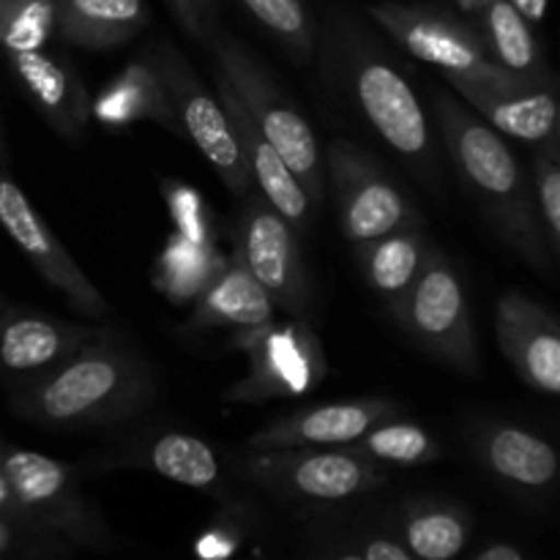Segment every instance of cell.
Masks as SVG:
<instances>
[{"mask_svg":"<svg viewBox=\"0 0 560 560\" xmlns=\"http://www.w3.org/2000/svg\"><path fill=\"white\" fill-rule=\"evenodd\" d=\"M156 399V375L131 345L98 334L44 375L14 386L11 410L47 432L124 424Z\"/></svg>","mask_w":560,"mask_h":560,"instance_id":"cell-1","label":"cell"},{"mask_svg":"<svg viewBox=\"0 0 560 560\" xmlns=\"http://www.w3.org/2000/svg\"><path fill=\"white\" fill-rule=\"evenodd\" d=\"M435 120L459 180L503 244L539 273L552 271V252L541 230L530 178L512 145L468 104L438 93Z\"/></svg>","mask_w":560,"mask_h":560,"instance_id":"cell-2","label":"cell"},{"mask_svg":"<svg viewBox=\"0 0 560 560\" xmlns=\"http://www.w3.org/2000/svg\"><path fill=\"white\" fill-rule=\"evenodd\" d=\"M334 47L339 52V66L345 71L350 96L366 124L372 126V131L397 156L413 164L416 173L430 175L432 164H435L430 118H427L413 85L377 47L375 38L366 36L353 22L339 20L337 31H334Z\"/></svg>","mask_w":560,"mask_h":560,"instance_id":"cell-3","label":"cell"},{"mask_svg":"<svg viewBox=\"0 0 560 560\" xmlns=\"http://www.w3.org/2000/svg\"><path fill=\"white\" fill-rule=\"evenodd\" d=\"M206 38L217 58L219 74L228 80L257 129L277 148L290 173L304 186L312 206L320 208L326 200V162H323L320 142L312 131L310 120L301 115V109L290 102L282 85L273 80L271 71L244 44L217 27H211Z\"/></svg>","mask_w":560,"mask_h":560,"instance_id":"cell-4","label":"cell"},{"mask_svg":"<svg viewBox=\"0 0 560 560\" xmlns=\"http://www.w3.org/2000/svg\"><path fill=\"white\" fill-rule=\"evenodd\" d=\"M366 14L405 49L448 77L492 85H550V77H520L490 58L479 27L435 3H372Z\"/></svg>","mask_w":560,"mask_h":560,"instance_id":"cell-5","label":"cell"},{"mask_svg":"<svg viewBox=\"0 0 560 560\" xmlns=\"http://www.w3.org/2000/svg\"><path fill=\"white\" fill-rule=\"evenodd\" d=\"M386 310L392 320L432 359L463 375L479 372L481 359L468 290L457 268L441 252H432L413 288Z\"/></svg>","mask_w":560,"mask_h":560,"instance_id":"cell-6","label":"cell"},{"mask_svg":"<svg viewBox=\"0 0 560 560\" xmlns=\"http://www.w3.org/2000/svg\"><path fill=\"white\" fill-rule=\"evenodd\" d=\"M0 468L38 530L71 547L102 550L113 545L107 523L82 492L74 468L33 448L0 446Z\"/></svg>","mask_w":560,"mask_h":560,"instance_id":"cell-7","label":"cell"},{"mask_svg":"<svg viewBox=\"0 0 560 560\" xmlns=\"http://www.w3.org/2000/svg\"><path fill=\"white\" fill-rule=\"evenodd\" d=\"M241 470L268 495L304 503L353 501L381 490L388 481L383 465L348 446L249 452Z\"/></svg>","mask_w":560,"mask_h":560,"instance_id":"cell-8","label":"cell"},{"mask_svg":"<svg viewBox=\"0 0 560 560\" xmlns=\"http://www.w3.org/2000/svg\"><path fill=\"white\" fill-rule=\"evenodd\" d=\"M142 55L162 80L170 104L178 115L184 137L195 142L197 151L206 156L213 173L219 175V180L235 197H244L246 191H252L249 170H246L244 153H241L238 137H235L233 124H230L228 109L222 107L219 96L208 91V85L197 74L195 66L189 63V58L173 42H164V38L151 44Z\"/></svg>","mask_w":560,"mask_h":560,"instance_id":"cell-9","label":"cell"},{"mask_svg":"<svg viewBox=\"0 0 560 560\" xmlns=\"http://www.w3.org/2000/svg\"><path fill=\"white\" fill-rule=\"evenodd\" d=\"M326 186L334 195L337 222L348 244L421 228V213L386 170L350 140H334L326 151Z\"/></svg>","mask_w":560,"mask_h":560,"instance_id":"cell-10","label":"cell"},{"mask_svg":"<svg viewBox=\"0 0 560 560\" xmlns=\"http://www.w3.org/2000/svg\"><path fill=\"white\" fill-rule=\"evenodd\" d=\"M235 348L249 359V370L228 392V402L257 405L310 394L326 377L323 342L306 317L266 323L255 331L235 334Z\"/></svg>","mask_w":560,"mask_h":560,"instance_id":"cell-11","label":"cell"},{"mask_svg":"<svg viewBox=\"0 0 560 560\" xmlns=\"http://www.w3.org/2000/svg\"><path fill=\"white\" fill-rule=\"evenodd\" d=\"M235 230V255L246 262L273 306L290 317H304L312 306V282L299 230L257 189L246 191Z\"/></svg>","mask_w":560,"mask_h":560,"instance_id":"cell-12","label":"cell"},{"mask_svg":"<svg viewBox=\"0 0 560 560\" xmlns=\"http://www.w3.org/2000/svg\"><path fill=\"white\" fill-rule=\"evenodd\" d=\"M0 228L36 268L38 277L69 301L71 310L91 320H102L109 315L102 290L88 279L58 233L44 222L42 213L33 208L25 191L5 175L3 167H0Z\"/></svg>","mask_w":560,"mask_h":560,"instance_id":"cell-13","label":"cell"},{"mask_svg":"<svg viewBox=\"0 0 560 560\" xmlns=\"http://www.w3.org/2000/svg\"><path fill=\"white\" fill-rule=\"evenodd\" d=\"M498 348L520 381L545 397L560 394V331L539 301L506 293L495 304Z\"/></svg>","mask_w":560,"mask_h":560,"instance_id":"cell-14","label":"cell"},{"mask_svg":"<svg viewBox=\"0 0 560 560\" xmlns=\"http://www.w3.org/2000/svg\"><path fill=\"white\" fill-rule=\"evenodd\" d=\"M399 416L392 399L364 397L301 408L246 441L249 452H277V448H334L348 446L370 432L377 421Z\"/></svg>","mask_w":560,"mask_h":560,"instance_id":"cell-15","label":"cell"},{"mask_svg":"<svg viewBox=\"0 0 560 560\" xmlns=\"http://www.w3.org/2000/svg\"><path fill=\"white\" fill-rule=\"evenodd\" d=\"M93 337L91 326L5 301L0 306V372L20 386L69 359Z\"/></svg>","mask_w":560,"mask_h":560,"instance_id":"cell-16","label":"cell"},{"mask_svg":"<svg viewBox=\"0 0 560 560\" xmlns=\"http://www.w3.org/2000/svg\"><path fill=\"white\" fill-rule=\"evenodd\" d=\"M14 80L58 137L80 145L93 120V98L74 66L42 49L9 52Z\"/></svg>","mask_w":560,"mask_h":560,"instance_id":"cell-17","label":"cell"},{"mask_svg":"<svg viewBox=\"0 0 560 560\" xmlns=\"http://www.w3.org/2000/svg\"><path fill=\"white\" fill-rule=\"evenodd\" d=\"M213 85H217V96L222 102V107L228 109L230 124H233L235 137H238L241 153H244L246 170H249L252 189L260 191L290 224H293L299 233H310L312 222H315V211L312 200L306 197L304 186L299 184L290 167L284 164V159L279 156L277 148L266 140L257 124L252 120V115L246 113L244 104L238 102V96L233 93V88L228 85L222 74H213Z\"/></svg>","mask_w":560,"mask_h":560,"instance_id":"cell-18","label":"cell"},{"mask_svg":"<svg viewBox=\"0 0 560 560\" xmlns=\"http://www.w3.org/2000/svg\"><path fill=\"white\" fill-rule=\"evenodd\" d=\"M448 85L498 135L528 142V145H541L547 137L558 135L556 82L550 85H492V82L448 77Z\"/></svg>","mask_w":560,"mask_h":560,"instance_id":"cell-19","label":"cell"},{"mask_svg":"<svg viewBox=\"0 0 560 560\" xmlns=\"http://www.w3.org/2000/svg\"><path fill=\"white\" fill-rule=\"evenodd\" d=\"M476 454L485 468L514 492L541 495L550 492L558 479L556 448L520 424L490 421L476 435Z\"/></svg>","mask_w":560,"mask_h":560,"instance_id":"cell-20","label":"cell"},{"mask_svg":"<svg viewBox=\"0 0 560 560\" xmlns=\"http://www.w3.org/2000/svg\"><path fill=\"white\" fill-rule=\"evenodd\" d=\"M273 317H277V306H273L271 295L233 252V257L224 260L217 277L197 295L191 328H200V331L230 328L235 334H246L266 326Z\"/></svg>","mask_w":560,"mask_h":560,"instance_id":"cell-21","label":"cell"},{"mask_svg":"<svg viewBox=\"0 0 560 560\" xmlns=\"http://www.w3.org/2000/svg\"><path fill=\"white\" fill-rule=\"evenodd\" d=\"M145 22V0H55V33L82 49L120 47Z\"/></svg>","mask_w":560,"mask_h":560,"instance_id":"cell-22","label":"cell"},{"mask_svg":"<svg viewBox=\"0 0 560 560\" xmlns=\"http://www.w3.org/2000/svg\"><path fill=\"white\" fill-rule=\"evenodd\" d=\"M353 249L361 277L386 306L402 299L413 288L419 273L424 271L427 260L435 252L427 235L421 233V228L397 230V233L355 244Z\"/></svg>","mask_w":560,"mask_h":560,"instance_id":"cell-23","label":"cell"},{"mask_svg":"<svg viewBox=\"0 0 560 560\" xmlns=\"http://www.w3.org/2000/svg\"><path fill=\"white\" fill-rule=\"evenodd\" d=\"M474 520L459 503L441 498H419L402 503L394 523V536L405 545L410 558L452 560L468 547Z\"/></svg>","mask_w":560,"mask_h":560,"instance_id":"cell-24","label":"cell"},{"mask_svg":"<svg viewBox=\"0 0 560 560\" xmlns=\"http://www.w3.org/2000/svg\"><path fill=\"white\" fill-rule=\"evenodd\" d=\"M93 115L107 126H129L135 120H153L173 135L184 137L173 104L162 80L148 63L145 55H137L124 74L93 102Z\"/></svg>","mask_w":560,"mask_h":560,"instance_id":"cell-25","label":"cell"},{"mask_svg":"<svg viewBox=\"0 0 560 560\" xmlns=\"http://www.w3.org/2000/svg\"><path fill=\"white\" fill-rule=\"evenodd\" d=\"M129 454V465L151 470L180 487L217 490L222 485V465L213 446L189 432H162L151 441H142Z\"/></svg>","mask_w":560,"mask_h":560,"instance_id":"cell-26","label":"cell"},{"mask_svg":"<svg viewBox=\"0 0 560 560\" xmlns=\"http://www.w3.org/2000/svg\"><path fill=\"white\" fill-rule=\"evenodd\" d=\"M481 11V38L498 66L520 77H547L541 49L536 42L534 22L525 20L509 0H485Z\"/></svg>","mask_w":560,"mask_h":560,"instance_id":"cell-27","label":"cell"},{"mask_svg":"<svg viewBox=\"0 0 560 560\" xmlns=\"http://www.w3.org/2000/svg\"><path fill=\"white\" fill-rule=\"evenodd\" d=\"M348 448L372 459V463L383 465V468H388V465H394V468H416V465H430L443 457L441 443L427 427L416 424V421H405L399 416L377 421L359 441L348 443Z\"/></svg>","mask_w":560,"mask_h":560,"instance_id":"cell-28","label":"cell"},{"mask_svg":"<svg viewBox=\"0 0 560 560\" xmlns=\"http://www.w3.org/2000/svg\"><path fill=\"white\" fill-rule=\"evenodd\" d=\"M222 266L224 260L217 257L211 246L195 244V241L175 233L170 244L164 246L162 260L156 266V284L173 301L197 299Z\"/></svg>","mask_w":560,"mask_h":560,"instance_id":"cell-29","label":"cell"},{"mask_svg":"<svg viewBox=\"0 0 560 560\" xmlns=\"http://www.w3.org/2000/svg\"><path fill=\"white\" fill-rule=\"evenodd\" d=\"M246 14L277 38L293 60L310 63L315 55V25L304 0H238Z\"/></svg>","mask_w":560,"mask_h":560,"instance_id":"cell-30","label":"cell"},{"mask_svg":"<svg viewBox=\"0 0 560 560\" xmlns=\"http://www.w3.org/2000/svg\"><path fill=\"white\" fill-rule=\"evenodd\" d=\"M530 191L552 257L560 255V131L539 145L530 167Z\"/></svg>","mask_w":560,"mask_h":560,"instance_id":"cell-31","label":"cell"},{"mask_svg":"<svg viewBox=\"0 0 560 560\" xmlns=\"http://www.w3.org/2000/svg\"><path fill=\"white\" fill-rule=\"evenodd\" d=\"M55 33V0H0V44L5 52L42 49Z\"/></svg>","mask_w":560,"mask_h":560,"instance_id":"cell-32","label":"cell"},{"mask_svg":"<svg viewBox=\"0 0 560 560\" xmlns=\"http://www.w3.org/2000/svg\"><path fill=\"white\" fill-rule=\"evenodd\" d=\"M162 195L170 213L175 219V228L184 238L195 244H213V217L208 211L206 200L195 186L178 184V180H162Z\"/></svg>","mask_w":560,"mask_h":560,"instance_id":"cell-33","label":"cell"},{"mask_svg":"<svg viewBox=\"0 0 560 560\" xmlns=\"http://www.w3.org/2000/svg\"><path fill=\"white\" fill-rule=\"evenodd\" d=\"M22 552H36V556H55L66 552L58 539L42 534V530L22 525L16 520L0 517V558L3 556H22Z\"/></svg>","mask_w":560,"mask_h":560,"instance_id":"cell-34","label":"cell"},{"mask_svg":"<svg viewBox=\"0 0 560 560\" xmlns=\"http://www.w3.org/2000/svg\"><path fill=\"white\" fill-rule=\"evenodd\" d=\"M246 514L238 509H230L228 517L219 520L200 541H197V556L202 558H224L233 556L246 536Z\"/></svg>","mask_w":560,"mask_h":560,"instance_id":"cell-35","label":"cell"},{"mask_svg":"<svg viewBox=\"0 0 560 560\" xmlns=\"http://www.w3.org/2000/svg\"><path fill=\"white\" fill-rule=\"evenodd\" d=\"M178 25L189 33L191 38H206L213 27V11L217 0H167Z\"/></svg>","mask_w":560,"mask_h":560,"instance_id":"cell-36","label":"cell"},{"mask_svg":"<svg viewBox=\"0 0 560 560\" xmlns=\"http://www.w3.org/2000/svg\"><path fill=\"white\" fill-rule=\"evenodd\" d=\"M0 517L16 520V523H22V525H31V528H36V525H33L31 520H27V514L22 512L20 501H16L14 490H11L9 479H5L3 468H0ZM36 530H38V528H36ZM42 534H44V530H42Z\"/></svg>","mask_w":560,"mask_h":560,"instance_id":"cell-37","label":"cell"},{"mask_svg":"<svg viewBox=\"0 0 560 560\" xmlns=\"http://www.w3.org/2000/svg\"><path fill=\"white\" fill-rule=\"evenodd\" d=\"M476 560H525V552L520 547L509 545V541H498V545L485 547V550L474 552Z\"/></svg>","mask_w":560,"mask_h":560,"instance_id":"cell-38","label":"cell"},{"mask_svg":"<svg viewBox=\"0 0 560 560\" xmlns=\"http://www.w3.org/2000/svg\"><path fill=\"white\" fill-rule=\"evenodd\" d=\"M520 14L525 16L528 22H541L545 20V9H547V0H509Z\"/></svg>","mask_w":560,"mask_h":560,"instance_id":"cell-39","label":"cell"},{"mask_svg":"<svg viewBox=\"0 0 560 560\" xmlns=\"http://www.w3.org/2000/svg\"><path fill=\"white\" fill-rule=\"evenodd\" d=\"M9 164V148H5V135H3V124H0V167Z\"/></svg>","mask_w":560,"mask_h":560,"instance_id":"cell-40","label":"cell"},{"mask_svg":"<svg viewBox=\"0 0 560 560\" xmlns=\"http://www.w3.org/2000/svg\"><path fill=\"white\" fill-rule=\"evenodd\" d=\"M5 304V299H3V295H0V306H3Z\"/></svg>","mask_w":560,"mask_h":560,"instance_id":"cell-41","label":"cell"}]
</instances>
